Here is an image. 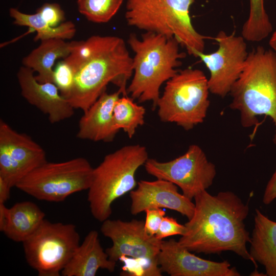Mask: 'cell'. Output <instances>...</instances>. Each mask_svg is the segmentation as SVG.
Masks as SVG:
<instances>
[{
	"label": "cell",
	"mask_w": 276,
	"mask_h": 276,
	"mask_svg": "<svg viewBox=\"0 0 276 276\" xmlns=\"http://www.w3.org/2000/svg\"><path fill=\"white\" fill-rule=\"evenodd\" d=\"M194 199V213L185 224L179 244L191 252L206 255L231 251L257 267L247 248L250 241L244 223L249 212L248 204L231 191L212 195L206 190Z\"/></svg>",
	"instance_id": "cell-1"
},
{
	"label": "cell",
	"mask_w": 276,
	"mask_h": 276,
	"mask_svg": "<svg viewBox=\"0 0 276 276\" xmlns=\"http://www.w3.org/2000/svg\"><path fill=\"white\" fill-rule=\"evenodd\" d=\"M89 39V53L75 72L74 85L66 98L74 109L83 112L109 83L118 86L122 96H128L127 84L133 75V58L122 38L93 35Z\"/></svg>",
	"instance_id": "cell-2"
},
{
	"label": "cell",
	"mask_w": 276,
	"mask_h": 276,
	"mask_svg": "<svg viewBox=\"0 0 276 276\" xmlns=\"http://www.w3.org/2000/svg\"><path fill=\"white\" fill-rule=\"evenodd\" d=\"M127 43L134 53L133 75L127 94L139 103L152 101L156 109L161 86L172 78L187 54L180 51V44L174 38L145 32L140 38L131 34Z\"/></svg>",
	"instance_id": "cell-3"
},
{
	"label": "cell",
	"mask_w": 276,
	"mask_h": 276,
	"mask_svg": "<svg viewBox=\"0 0 276 276\" xmlns=\"http://www.w3.org/2000/svg\"><path fill=\"white\" fill-rule=\"evenodd\" d=\"M229 107L239 111L245 128L258 122L260 116L269 117L275 126L276 144V55L272 50L258 46L248 53L239 78L232 86Z\"/></svg>",
	"instance_id": "cell-4"
},
{
	"label": "cell",
	"mask_w": 276,
	"mask_h": 276,
	"mask_svg": "<svg viewBox=\"0 0 276 276\" xmlns=\"http://www.w3.org/2000/svg\"><path fill=\"white\" fill-rule=\"evenodd\" d=\"M148 158L145 146L126 145L106 155L94 168L87 201L95 219L102 222L108 219L113 202L135 189L136 172Z\"/></svg>",
	"instance_id": "cell-5"
},
{
	"label": "cell",
	"mask_w": 276,
	"mask_h": 276,
	"mask_svg": "<svg viewBox=\"0 0 276 276\" xmlns=\"http://www.w3.org/2000/svg\"><path fill=\"white\" fill-rule=\"evenodd\" d=\"M194 0H128L127 24L145 32L174 38L189 55L203 52L208 37L194 28L189 10Z\"/></svg>",
	"instance_id": "cell-6"
},
{
	"label": "cell",
	"mask_w": 276,
	"mask_h": 276,
	"mask_svg": "<svg viewBox=\"0 0 276 276\" xmlns=\"http://www.w3.org/2000/svg\"><path fill=\"white\" fill-rule=\"evenodd\" d=\"M156 104L160 120L186 130L202 123L210 106L208 79L199 69L187 68L166 83Z\"/></svg>",
	"instance_id": "cell-7"
},
{
	"label": "cell",
	"mask_w": 276,
	"mask_h": 276,
	"mask_svg": "<svg viewBox=\"0 0 276 276\" xmlns=\"http://www.w3.org/2000/svg\"><path fill=\"white\" fill-rule=\"evenodd\" d=\"M93 170L88 160L82 157L62 162H46L15 187L39 200L61 202L74 193L88 190Z\"/></svg>",
	"instance_id": "cell-8"
},
{
	"label": "cell",
	"mask_w": 276,
	"mask_h": 276,
	"mask_svg": "<svg viewBox=\"0 0 276 276\" xmlns=\"http://www.w3.org/2000/svg\"><path fill=\"white\" fill-rule=\"evenodd\" d=\"M80 237L72 223L44 219L22 242L25 259L39 276H59L79 246Z\"/></svg>",
	"instance_id": "cell-9"
},
{
	"label": "cell",
	"mask_w": 276,
	"mask_h": 276,
	"mask_svg": "<svg viewBox=\"0 0 276 276\" xmlns=\"http://www.w3.org/2000/svg\"><path fill=\"white\" fill-rule=\"evenodd\" d=\"M144 166L147 173L156 179L175 184L191 200L210 187L216 175L215 165L208 160L202 149L195 144L173 160L162 162L148 158Z\"/></svg>",
	"instance_id": "cell-10"
},
{
	"label": "cell",
	"mask_w": 276,
	"mask_h": 276,
	"mask_svg": "<svg viewBox=\"0 0 276 276\" xmlns=\"http://www.w3.org/2000/svg\"><path fill=\"white\" fill-rule=\"evenodd\" d=\"M215 39L218 48L210 53H199V57L209 70L208 85L211 93L224 98L229 94L239 78L247 58L248 53L242 36L230 35L220 31Z\"/></svg>",
	"instance_id": "cell-11"
},
{
	"label": "cell",
	"mask_w": 276,
	"mask_h": 276,
	"mask_svg": "<svg viewBox=\"0 0 276 276\" xmlns=\"http://www.w3.org/2000/svg\"><path fill=\"white\" fill-rule=\"evenodd\" d=\"M46 162L45 152L39 144L0 120V176L12 188Z\"/></svg>",
	"instance_id": "cell-12"
},
{
	"label": "cell",
	"mask_w": 276,
	"mask_h": 276,
	"mask_svg": "<svg viewBox=\"0 0 276 276\" xmlns=\"http://www.w3.org/2000/svg\"><path fill=\"white\" fill-rule=\"evenodd\" d=\"M145 221L132 219L129 221L109 218L102 222L101 232L112 241L106 249L109 259L114 262L123 257L144 260L157 265V258L162 240L148 234Z\"/></svg>",
	"instance_id": "cell-13"
},
{
	"label": "cell",
	"mask_w": 276,
	"mask_h": 276,
	"mask_svg": "<svg viewBox=\"0 0 276 276\" xmlns=\"http://www.w3.org/2000/svg\"><path fill=\"white\" fill-rule=\"evenodd\" d=\"M174 239L162 240L157 258L162 272L171 276H240L227 261L216 262L201 258Z\"/></svg>",
	"instance_id": "cell-14"
},
{
	"label": "cell",
	"mask_w": 276,
	"mask_h": 276,
	"mask_svg": "<svg viewBox=\"0 0 276 276\" xmlns=\"http://www.w3.org/2000/svg\"><path fill=\"white\" fill-rule=\"evenodd\" d=\"M130 212L136 215L147 209H167L191 219L195 203L178 191L176 185L167 180H140L137 188L130 192Z\"/></svg>",
	"instance_id": "cell-15"
},
{
	"label": "cell",
	"mask_w": 276,
	"mask_h": 276,
	"mask_svg": "<svg viewBox=\"0 0 276 276\" xmlns=\"http://www.w3.org/2000/svg\"><path fill=\"white\" fill-rule=\"evenodd\" d=\"M17 78L22 96L29 103L48 115L51 123L60 122L74 115L75 109L61 95L54 83L39 82L34 71L24 66L19 68Z\"/></svg>",
	"instance_id": "cell-16"
},
{
	"label": "cell",
	"mask_w": 276,
	"mask_h": 276,
	"mask_svg": "<svg viewBox=\"0 0 276 276\" xmlns=\"http://www.w3.org/2000/svg\"><path fill=\"white\" fill-rule=\"evenodd\" d=\"M118 90L113 93L103 92L80 118L76 136L80 140L109 143L119 130L113 120V108L120 98Z\"/></svg>",
	"instance_id": "cell-17"
},
{
	"label": "cell",
	"mask_w": 276,
	"mask_h": 276,
	"mask_svg": "<svg viewBox=\"0 0 276 276\" xmlns=\"http://www.w3.org/2000/svg\"><path fill=\"white\" fill-rule=\"evenodd\" d=\"M116 262L102 248L97 231H90L63 269V276H95L99 269L113 272Z\"/></svg>",
	"instance_id": "cell-18"
},
{
	"label": "cell",
	"mask_w": 276,
	"mask_h": 276,
	"mask_svg": "<svg viewBox=\"0 0 276 276\" xmlns=\"http://www.w3.org/2000/svg\"><path fill=\"white\" fill-rule=\"evenodd\" d=\"M249 254L264 266L266 275L276 276V222L256 210Z\"/></svg>",
	"instance_id": "cell-19"
},
{
	"label": "cell",
	"mask_w": 276,
	"mask_h": 276,
	"mask_svg": "<svg viewBox=\"0 0 276 276\" xmlns=\"http://www.w3.org/2000/svg\"><path fill=\"white\" fill-rule=\"evenodd\" d=\"M76 41L52 38L41 40L40 45L22 60L24 66L36 72V79L40 83H53V65L59 58H65L71 53Z\"/></svg>",
	"instance_id": "cell-20"
},
{
	"label": "cell",
	"mask_w": 276,
	"mask_h": 276,
	"mask_svg": "<svg viewBox=\"0 0 276 276\" xmlns=\"http://www.w3.org/2000/svg\"><path fill=\"white\" fill-rule=\"evenodd\" d=\"M44 212L35 203L24 201L7 208L4 224L0 231L10 240L23 242L44 219Z\"/></svg>",
	"instance_id": "cell-21"
},
{
	"label": "cell",
	"mask_w": 276,
	"mask_h": 276,
	"mask_svg": "<svg viewBox=\"0 0 276 276\" xmlns=\"http://www.w3.org/2000/svg\"><path fill=\"white\" fill-rule=\"evenodd\" d=\"M10 16L14 24L20 26H27L37 32L34 40H42L52 38L71 39L76 33L75 24L71 21L62 22L57 27H51L44 21L37 13L33 14L21 12L16 8H10Z\"/></svg>",
	"instance_id": "cell-22"
},
{
	"label": "cell",
	"mask_w": 276,
	"mask_h": 276,
	"mask_svg": "<svg viewBox=\"0 0 276 276\" xmlns=\"http://www.w3.org/2000/svg\"><path fill=\"white\" fill-rule=\"evenodd\" d=\"M146 109L137 104L134 99L128 96H122L116 102L113 108L115 126L122 129L131 139L137 128L144 123Z\"/></svg>",
	"instance_id": "cell-23"
},
{
	"label": "cell",
	"mask_w": 276,
	"mask_h": 276,
	"mask_svg": "<svg viewBox=\"0 0 276 276\" xmlns=\"http://www.w3.org/2000/svg\"><path fill=\"white\" fill-rule=\"evenodd\" d=\"M272 26L264 8V0H250V11L242 29L245 40L258 42L266 38Z\"/></svg>",
	"instance_id": "cell-24"
},
{
	"label": "cell",
	"mask_w": 276,
	"mask_h": 276,
	"mask_svg": "<svg viewBox=\"0 0 276 276\" xmlns=\"http://www.w3.org/2000/svg\"><path fill=\"white\" fill-rule=\"evenodd\" d=\"M123 0H78L79 12L89 21L106 23L117 13Z\"/></svg>",
	"instance_id": "cell-25"
},
{
	"label": "cell",
	"mask_w": 276,
	"mask_h": 276,
	"mask_svg": "<svg viewBox=\"0 0 276 276\" xmlns=\"http://www.w3.org/2000/svg\"><path fill=\"white\" fill-rule=\"evenodd\" d=\"M74 77L73 68L64 60L57 63L54 70L53 83L65 99L73 88Z\"/></svg>",
	"instance_id": "cell-26"
},
{
	"label": "cell",
	"mask_w": 276,
	"mask_h": 276,
	"mask_svg": "<svg viewBox=\"0 0 276 276\" xmlns=\"http://www.w3.org/2000/svg\"><path fill=\"white\" fill-rule=\"evenodd\" d=\"M43 20L51 27H57L65 19L64 12L56 3H45L37 10Z\"/></svg>",
	"instance_id": "cell-27"
},
{
	"label": "cell",
	"mask_w": 276,
	"mask_h": 276,
	"mask_svg": "<svg viewBox=\"0 0 276 276\" xmlns=\"http://www.w3.org/2000/svg\"><path fill=\"white\" fill-rule=\"evenodd\" d=\"M186 231V226L179 223L176 219L169 217L165 216L160 225L155 237L160 240L172 236L173 235H183Z\"/></svg>",
	"instance_id": "cell-28"
},
{
	"label": "cell",
	"mask_w": 276,
	"mask_h": 276,
	"mask_svg": "<svg viewBox=\"0 0 276 276\" xmlns=\"http://www.w3.org/2000/svg\"><path fill=\"white\" fill-rule=\"evenodd\" d=\"M145 212L146 213L145 229L148 234L155 236L165 216V212L160 208L147 209Z\"/></svg>",
	"instance_id": "cell-29"
},
{
	"label": "cell",
	"mask_w": 276,
	"mask_h": 276,
	"mask_svg": "<svg viewBox=\"0 0 276 276\" xmlns=\"http://www.w3.org/2000/svg\"><path fill=\"white\" fill-rule=\"evenodd\" d=\"M276 199V168L271 177L268 181L263 196V202L268 205Z\"/></svg>",
	"instance_id": "cell-30"
},
{
	"label": "cell",
	"mask_w": 276,
	"mask_h": 276,
	"mask_svg": "<svg viewBox=\"0 0 276 276\" xmlns=\"http://www.w3.org/2000/svg\"><path fill=\"white\" fill-rule=\"evenodd\" d=\"M11 188L8 181L0 176V203H5L9 199Z\"/></svg>",
	"instance_id": "cell-31"
},
{
	"label": "cell",
	"mask_w": 276,
	"mask_h": 276,
	"mask_svg": "<svg viewBox=\"0 0 276 276\" xmlns=\"http://www.w3.org/2000/svg\"><path fill=\"white\" fill-rule=\"evenodd\" d=\"M269 44L276 55V31H275L269 41Z\"/></svg>",
	"instance_id": "cell-32"
}]
</instances>
